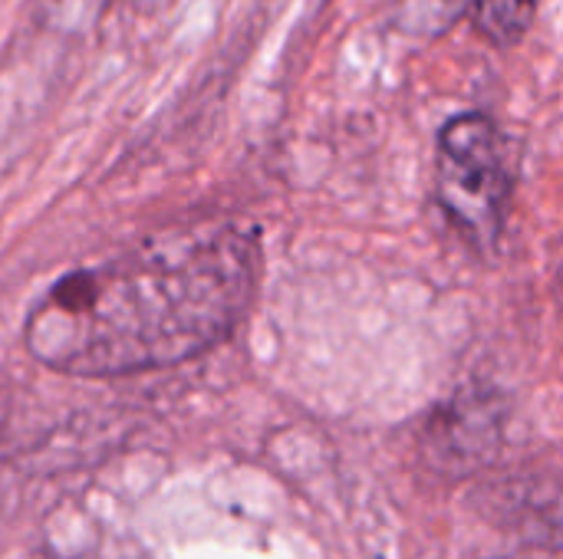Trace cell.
I'll return each instance as SVG.
<instances>
[{"mask_svg":"<svg viewBox=\"0 0 563 559\" xmlns=\"http://www.w3.org/2000/svg\"><path fill=\"white\" fill-rule=\"evenodd\" d=\"M63 16H73V20H79V16H96L109 0H49Z\"/></svg>","mask_w":563,"mask_h":559,"instance_id":"cell-5","label":"cell"},{"mask_svg":"<svg viewBox=\"0 0 563 559\" xmlns=\"http://www.w3.org/2000/svg\"><path fill=\"white\" fill-rule=\"evenodd\" d=\"M139 3H142V7H162L165 0H139Z\"/></svg>","mask_w":563,"mask_h":559,"instance_id":"cell-6","label":"cell"},{"mask_svg":"<svg viewBox=\"0 0 563 559\" xmlns=\"http://www.w3.org/2000/svg\"><path fill=\"white\" fill-rule=\"evenodd\" d=\"M511 194V171L498 125L482 112L455 115L439 132L435 198L442 211L478 244L501 231Z\"/></svg>","mask_w":563,"mask_h":559,"instance_id":"cell-2","label":"cell"},{"mask_svg":"<svg viewBox=\"0 0 563 559\" xmlns=\"http://www.w3.org/2000/svg\"><path fill=\"white\" fill-rule=\"evenodd\" d=\"M478 0H402L396 10V26L416 40H435L449 33L459 16L475 10Z\"/></svg>","mask_w":563,"mask_h":559,"instance_id":"cell-4","label":"cell"},{"mask_svg":"<svg viewBox=\"0 0 563 559\" xmlns=\"http://www.w3.org/2000/svg\"><path fill=\"white\" fill-rule=\"evenodd\" d=\"M538 0H478L475 30L495 46H515L531 30Z\"/></svg>","mask_w":563,"mask_h":559,"instance_id":"cell-3","label":"cell"},{"mask_svg":"<svg viewBox=\"0 0 563 559\" xmlns=\"http://www.w3.org/2000/svg\"><path fill=\"white\" fill-rule=\"evenodd\" d=\"M257 247L238 231L155 244L56 280L30 310L26 349L69 376H122L185 362L244 316Z\"/></svg>","mask_w":563,"mask_h":559,"instance_id":"cell-1","label":"cell"}]
</instances>
